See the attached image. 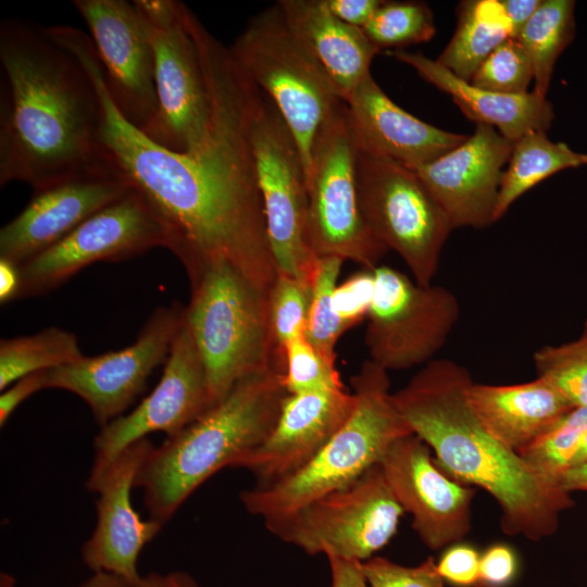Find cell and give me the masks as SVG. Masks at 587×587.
Listing matches in <instances>:
<instances>
[{
	"instance_id": "cell-44",
	"label": "cell",
	"mask_w": 587,
	"mask_h": 587,
	"mask_svg": "<svg viewBox=\"0 0 587 587\" xmlns=\"http://www.w3.org/2000/svg\"><path fill=\"white\" fill-rule=\"evenodd\" d=\"M330 566V587H370L361 562L327 557Z\"/></svg>"
},
{
	"instance_id": "cell-9",
	"label": "cell",
	"mask_w": 587,
	"mask_h": 587,
	"mask_svg": "<svg viewBox=\"0 0 587 587\" xmlns=\"http://www.w3.org/2000/svg\"><path fill=\"white\" fill-rule=\"evenodd\" d=\"M403 512L377 464L347 486L264 525L310 555L363 562L391 540Z\"/></svg>"
},
{
	"instance_id": "cell-2",
	"label": "cell",
	"mask_w": 587,
	"mask_h": 587,
	"mask_svg": "<svg viewBox=\"0 0 587 587\" xmlns=\"http://www.w3.org/2000/svg\"><path fill=\"white\" fill-rule=\"evenodd\" d=\"M0 186L38 191L118 171L103 145L102 103L79 59L33 21L0 24Z\"/></svg>"
},
{
	"instance_id": "cell-41",
	"label": "cell",
	"mask_w": 587,
	"mask_h": 587,
	"mask_svg": "<svg viewBox=\"0 0 587 587\" xmlns=\"http://www.w3.org/2000/svg\"><path fill=\"white\" fill-rule=\"evenodd\" d=\"M517 560L514 551L507 545L490 546L479 560V583L503 587L516 574Z\"/></svg>"
},
{
	"instance_id": "cell-40",
	"label": "cell",
	"mask_w": 587,
	"mask_h": 587,
	"mask_svg": "<svg viewBox=\"0 0 587 587\" xmlns=\"http://www.w3.org/2000/svg\"><path fill=\"white\" fill-rule=\"evenodd\" d=\"M479 560L475 548L458 544L445 551L437 569L444 580L459 586H475L479 584Z\"/></svg>"
},
{
	"instance_id": "cell-45",
	"label": "cell",
	"mask_w": 587,
	"mask_h": 587,
	"mask_svg": "<svg viewBox=\"0 0 587 587\" xmlns=\"http://www.w3.org/2000/svg\"><path fill=\"white\" fill-rule=\"evenodd\" d=\"M540 2L541 0H501V3L512 23L515 39L539 8Z\"/></svg>"
},
{
	"instance_id": "cell-53",
	"label": "cell",
	"mask_w": 587,
	"mask_h": 587,
	"mask_svg": "<svg viewBox=\"0 0 587 587\" xmlns=\"http://www.w3.org/2000/svg\"><path fill=\"white\" fill-rule=\"evenodd\" d=\"M474 587H499V586H491V585H486V584L479 583V584L475 585Z\"/></svg>"
},
{
	"instance_id": "cell-37",
	"label": "cell",
	"mask_w": 587,
	"mask_h": 587,
	"mask_svg": "<svg viewBox=\"0 0 587 587\" xmlns=\"http://www.w3.org/2000/svg\"><path fill=\"white\" fill-rule=\"evenodd\" d=\"M283 385L287 394L345 388L336 364L301 335L285 345Z\"/></svg>"
},
{
	"instance_id": "cell-4",
	"label": "cell",
	"mask_w": 587,
	"mask_h": 587,
	"mask_svg": "<svg viewBox=\"0 0 587 587\" xmlns=\"http://www.w3.org/2000/svg\"><path fill=\"white\" fill-rule=\"evenodd\" d=\"M283 374L272 367L239 380L198 420L151 449L135 478L150 520L164 525L202 483L235 467L265 440L287 395Z\"/></svg>"
},
{
	"instance_id": "cell-24",
	"label": "cell",
	"mask_w": 587,
	"mask_h": 587,
	"mask_svg": "<svg viewBox=\"0 0 587 587\" xmlns=\"http://www.w3.org/2000/svg\"><path fill=\"white\" fill-rule=\"evenodd\" d=\"M467 401L484 427L521 453L548 433L574 407L547 380L512 385L471 383Z\"/></svg>"
},
{
	"instance_id": "cell-33",
	"label": "cell",
	"mask_w": 587,
	"mask_h": 587,
	"mask_svg": "<svg viewBox=\"0 0 587 587\" xmlns=\"http://www.w3.org/2000/svg\"><path fill=\"white\" fill-rule=\"evenodd\" d=\"M537 377L550 383L574 408L587 407V339L547 345L533 355Z\"/></svg>"
},
{
	"instance_id": "cell-48",
	"label": "cell",
	"mask_w": 587,
	"mask_h": 587,
	"mask_svg": "<svg viewBox=\"0 0 587 587\" xmlns=\"http://www.w3.org/2000/svg\"><path fill=\"white\" fill-rule=\"evenodd\" d=\"M78 587H138L124 578L107 573V572H93L92 575L87 578Z\"/></svg>"
},
{
	"instance_id": "cell-46",
	"label": "cell",
	"mask_w": 587,
	"mask_h": 587,
	"mask_svg": "<svg viewBox=\"0 0 587 587\" xmlns=\"http://www.w3.org/2000/svg\"><path fill=\"white\" fill-rule=\"evenodd\" d=\"M20 290V268L11 262L0 260V302L5 304L17 300Z\"/></svg>"
},
{
	"instance_id": "cell-13",
	"label": "cell",
	"mask_w": 587,
	"mask_h": 587,
	"mask_svg": "<svg viewBox=\"0 0 587 587\" xmlns=\"http://www.w3.org/2000/svg\"><path fill=\"white\" fill-rule=\"evenodd\" d=\"M367 315L370 360L388 371L434 360L460 317L455 295L439 285H420L402 272L378 265Z\"/></svg>"
},
{
	"instance_id": "cell-28",
	"label": "cell",
	"mask_w": 587,
	"mask_h": 587,
	"mask_svg": "<svg viewBox=\"0 0 587 587\" xmlns=\"http://www.w3.org/2000/svg\"><path fill=\"white\" fill-rule=\"evenodd\" d=\"M587 165V154L574 151L565 142H554L546 132H529L513 141L504 168L494 221L500 220L526 191L549 176Z\"/></svg>"
},
{
	"instance_id": "cell-38",
	"label": "cell",
	"mask_w": 587,
	"mask_h": 587,
	"mask_svg": "<svg viewBox=\"0 0 587 587\" xmlns=\"http://www.w3.org/2000/svg\"><path fill=\"white\" fill-rule=\"evenodd\" d=\"M370 587H445L437 563L427 558L416 566H404L382 557L361 562Z\"/></svg>"
},
{
	"instance_id": "cell-39",
	"label": "cell",
	"mask_w": 587,
	"mask_h": 587,
	"mask_svg": "<svg viewBox=\"0 0 587 587\" xmlns=\"http://www.w3.org/2000/svg\"><path fill=\"white\" fill-rule=\"evenodd\" d=\"M374 271L363 268L337 285L333 308L338 319L351 328L369 315L374 295Z\"/></svg>"
},
{
	"instance_id": "cell-21",
	"label": "cell",
	"mask_w": 587,
	"mask_h": 587,
	"mask_svg": "<svg viewBox=\"0 0 587 587\" xmlns=\"http://www.w3.org/2000/svg\"><path fill=\"white\" fill-rule=\"evenodd\" d=\"M130 189L120 171H111L34 191L27 205L0 229V260L22 265Z\"/></svg>"
},
{
	"instance_id": "cell-20",
	"label": "cell",
	"mask_w": 587,
	"mask_h": 587,
	"mask_svg": "<svg viewBox=\"0 0 587 587\" xmlns=\"http://www.w3.org/2000/svg\"><path fill=\"white\" fill-rule=\"evenodd\" d=\"M153 447L148 438L130 445L91 486L89 490L98 494L97 523L82 546V559L92 573H111L138 587L142 578L137 569L139 554L163 526L142 520L130 500L138 470Z\"/></svg>"
},
{
	"instance_id": "cell-18",
	"label": "cell",
	"mask_w": 587,
	"mask_h": 587,
	"mask_svg": "<svg viewBox=\"0 0 587 587\" xmlns=\"http://www.w3.org/2000/svg\"><path fill=\"white\" fill-rule=\"evenodd\" d=\"M383 474L423 544L439 550L462 540L472 528L475 487L450 477L416 435L397 439L382 459Z\"/></svg>"
},
{
	"instance_id": "cell-3",
	"label": "cell",
	"mask_w": 587,
	"mask_h": 587,
	"mask_svg": "<svg viewBox=\"0 0 587 587\" xmlns=\"http://www.w3.org/2000/svg\"><path fill=\"white\" fill-rule=\"evenodd\" d=\"M472 382L462 364L434 359L391 398L412 434L430 448L450 477L496 500L504 534L533 541L552 536L562 513L574 505L571 494L484 427L467 401Z\"/></svg>"
},
{
	"instance_id": "cell-6",
	"label": "cell",
	"mask_w": 587,
	"mask_h": 587,
	"mask_svg": "<svg viewBox=\"0 0 587 587\" xmlns=\"http://www.w3.org/2000/svg\"><path fill=\"white\" fill-rule=\"evenodd\" d=\"M189 284L185 321L203 363L211 407L239 380L285 370L270 330L266 291L227 262L207 267Z\"/></svg>"
},
{
	"instance_id": "cell-5",
	"label": "cell",
	"mask_w": 587,
	"mask_h": 587,
	"mask_svg": "<svg viewBox=\"0 0 587 587\" xmlns=\"http://www.w3.org/2000/svg\"><path fill=\"white\" fill-rule=\"evenodd\" d=\"M354 408L321 451L295 474L240 492L245 509L263 521L284 516L354 482L380 463L389 447L412 434L396 410L388 372L371 360L350 379Z\"/></svg>"
},
{
	"instance_id": "cell-34",
	"label": "cell",
	"mask_w": 587,
	"mask_h": 587,
	"mask_svg": "<svg viewBox=\"0 0 587 587\" xmlns=\"http://www.w3.org/2000/svg\"><path fill=\"white\" fill-rule=\"evenodd\" d=\"M311 300V286L285 274L276 277L266 295L267 319L276 349L304 335Z\"/></svg>"
},
{
	"instance_id": "cell-7",
	"label": "cell",
	"mask_w": 587,
	"mask_h": 587,
	"mask_svg": "<svg viewBox=\"0 0 587 587\" xmlns=\"http://www.w3.org/2000/svg\"><path fill=\"white\" fill-rule=\"evenodd\" d=\"M228 50L285 121L297 142L308 180L315 140L345 103L338 90L291 32L277 3L251 17Z\"/></svg>"
},
{
	"instance_id": "cell-16",
	"label": "cell",
	"mask_w": 587,
	"mask_h": 587,
	"mask_svg": "<svg viewBox=\"0 0 587 587\" xmlns=\"http://www.w3.org/2000/svg\"><path fill=\"white\" fill-rule=\"evenodd\" d=\"M210 407L203 363L184 321L154 389L130 413L101 427L96 436L93 461L85 487L89 490L113 460L130 445L155 432H163L167 437L175 436Z\"/></svg>"
},
{
	"instance_id": "cell-36",
	"label": "cell",
	"mask_w": 587,
	"mask_h": 587,
	"mask_svg": "<svg viewBox=\"0 0 587 587\" xmlns=\"http://www.w3.org/2000/svg\"><path fill=\"white\" fill-rule=\"evenodd\" d=\"M534 80L530 59L515 39L510 38L496 48L473 74L470 83L478 88L504 93H528Z\"/></svg>"
},
{
	"instance_id": "cell-19",
	"label": "cell",
	"mask_w": 587,
	"mask_h": 587,
	"mask_svg": "<svg viewBox=\"0 0 587 587\" xmlns=\"http://www.w3.org/2000/svg\"><path fill=\"white\" fill-rule=\"evenodd\" d=\"M512 148L513 141L495 127L479 123L464 142L411 170L442 209L453 229L484 228L495 223L501 179Z\"/></svg>"
},
{
	"instance_id": "cell-27",
	"label": "cell",
	"mask_w": 587,
	"mask_h": 587,
	"mask_svg": "<svg viewBox=\"0 0 587 587\" xmlns=\"http://www.w3.org/2000/svg\"><path fill=\"white\" fill-rule=\"evenodd\" d=\"M510 38H514L513 26L501 0L462 1L455 32L436 61L470 82L484 60Z\"/></svg>"
},
{
	"instance_id": "cell-31",
	"label": "cell",
	"mask_w": 587,
	"mask_h": 587,
	"mask_svg": "<svg viewBox=\"0 0 587 587\" xmlns=\"http://www.w3.org/2000/svg\"><path fill=\"white\" fill-rule=\"evenodd\" d=\"M362 29L379 51L426 42L436 33L429 7L420 1H383Z\"/></svg>"
},
{
	"instance_id": "cell-23",
	"label": "cell",
	"mask_w": 587,
	"mask_h": 587,
	"mask_svg": "<svg viewBox=\"0 0 587 587\" xmlns=\"http://www.w3.org/2000/svg\"><path fill=\"white\" fill-rule=\"evenodd\" d=\"M359 151L413 168L427 164L467 139L421 121L397 105L369 74L346 101Z\"/></svg>"
},
{
	"instance_id": "cell-42",
	"label": "cell",
	"mask_w": 587,
	"mask_h": 587,
	"mask_svg": "<svg viewBox=\"0 0 587 587\" xmlns=\"http://www.w3.org/2000/svg\"><path fill=\"white\" fill-rule=\"evenodd\" d=\"M48 370L26 375L8 388L0 396V425L3 426L15 409L35 392L47 388Z\"/></svg>"
},
{
	"instance_id": "cell-35",
	"label": "cell",
	"mask_w": 587,
	"mask_h": 587,
	"mask_svg": "<svg viewBox=\"0 0 587 587\" xmlns=\"http://www.w3.org/2000/svg\"><path fill=\"white\" fill-rule=\"evenodd\" d=\"M587 433V407L573 408L520 454L538 472L560 482Z\"/></svg>"
},
{
	"instance_id": "cell-43",
	"label": "cell",
	"mask_w": 587,
	"mask_h": 587,
	"mask_svg": "<svg viewBox=\"0 0 587 587\" xmlns=\"http://www.w3.org/2000/svg\"><path fill=\"white\" fill-rule=\"evenodd\" d=\"M329 11L348 25L363 28L383 0H325Z\"/></svg>"
},
{
	"instance_id": "cell-49",
	"label": "cell",
	"mask_w": 587,
	"mask_h": 587,
	"mask_svg": "<svg viewBox=\"0 0 587 587\" xmlns=\"http://www.w3.org/2000/svg\"><path fill=\"white\" fill-rule=\"evenodd\" d=\"M173 587H200L198 582L187 572L175 571L167 574Z\"/></svg>"
},
{
	"instance_id": "cell-8",
	"label": "cell",
	"mask_w": 587,
	"mask_h": 587,
	"mask_svg": "<svg viewBox=\"0 0 587 587\" xmlns=\"http://www.w3.org/2000/svg\"><path fill=\"white\" fill-rule=\"evenodd\" d=\"M249 136L276 273L311 286L319 258L307 239L305 168L285 121L253 83Z\"/></svg>"
},
{
	"instance_id": "cell-51",
	"label": "cell",
	"mask_w": 587,
	"mask_h": 587,
	"mask_svg": "<svg viewBox=\"0 0 587 587\" xmlns=\"http://www.w3.org/2000/svg\"><path fill=\"white\" fill-rule=\"evenodd\" d=\"M587 460V433L583 436L569 467L579 464ZM567 467V469H569Z\"/></svg>"
},
{
	"instance_id": "cell-30",
	"label": "cell",
	"mask_w": 587,
	"mask_h": 587,
	"mask_svg": "<svg viewBox=\"0 0 587 587\" xmlns=\"http://www.w3.org/2000/svg\"><path fill=\"white\" fill-rule=\"evenodd\" d=\"M84 354L75 334L48 327L33 335L0 340V390L39 371L73 363Z\"/></svg>"
},
{
	"instance_id": "cell-1",
	"label": "cell",
	"mask_w": 587,
	"mask_h": 587,
	"mask_svg": "<svg viewBox=\"0 0 587 587\" xmlns=\"http://www.w3.org/2000/svg\"><path fill=\"white\" fill-rule=\"evenodd\" d=\"M211 96L207 138L186 153L170 151L128 123L104 84L91 46L77 55L102 103L103 145L111 161L150 204L166 246L189 282L207 267L227 262L268 291L276 277L264 208L249 136L252 82L203 25L192 32Z\"/></svg>"
},
{
	"instance_id": "cell-11",
	"label": "cell",
	"mask_w": 587,
	"mask_h": 587,
	"mask_svg": "<svg viewBox=\"0 0 587 587\" xmlns=\"http://www.w3.org/2000/svg\"><path fill=\"white\" fill-rule=\"evenodd\" d=\"M358 147L346 102L321 129L308 175L307 239L316 258L374 270L388 251L366 225L359 202Z\"/></svg>"
},
{
	"instance_id": "cell-29",
	"label": "cell",
	"mask_w": 587,
	"mask_h": 587,
	"mask_svg": "<svg viewBox=\"0 0 587 587\" xmlns=\"http://www.w3.org/2000/svg\"><path fill=\"white\" fill-rule=\"evenodd\" d=\"M575 1L541 0L517 40L534 71V92L547 97L554 65L575 35Z\"/></svg>"
},
{
	"instance_id": "cell-14",
	"label": "cell",
	"mask_w": 587,
	"mask_h": 587,
	"mask_svg": "<svg viewBox=\"0 0 587 587\" xmlns=\"http://www.w3.org/2000/svg\"><path fill=\"white\" fill-rule=\"evenodd\" d=\"M165 246L161 221L132 188L58 243L20 265L17 299L48 294L92 263L122 261Z\"/></svg>"
},
{
	"instance_id": "cell-25",
	"label": "cell",
	"mask_w": 587,
	"mask_h": 587,
	"mask_svg": "<svg viewBox=\"0 0 587 587\" xmlns=\"http://www.w3.org/2000/svg\"><path fill=\"white\" fill-rule=\"evenodd\" d=\"M385 53L413 67L424 80L451 96L467 118L495 127L511 141L529 132H547L552 124L554 111L547 97L534 91L504 95L478 88L419 52L398 49Z\"/></svg>"
},
{
	"instance_id": "cell-47",
	"label": "cell",
	"mask_w": 587,
	"mask_h": 587,
	"mask_svg": "<svg viewBox=\"0 0 587 587\" xmlns=\"http://www.w3.org/2000/svg\"><path fill=\"white\" fill-rule=\"evenodd\" d=\"M562 487L573 491H587V460L566 469L560 476Z\"/></svg>"
},
{
	"instance_id": "cell-12",
	"label": "cell",
	"mask_w": 587,
	"mask_h": 587,
	"mask_svg": "<svg viewBox=\"0 0 587 587\" xmlns=\"http://www.w3.org/2000/svg\"><path fill=\"white\" fill-rule=\"evenodd\" d=\"M147 25L155 63L157 115L143 133L177 153L207 138L212 103L197 43L189 30L187 5L176 0H135Z\"/></svg>"
},
{
	"instance_id": "cell-32",
	"label": "cell",
	"mask_w": 587,
	"mask_h": 587,
	"mask_svg": "<svg viewBox=\"0 0 587 587\" xmlns=\"http://www.w3.org/2000/svg\"><path fill=\"white\" fill-rule=\"evenodd\" d=\"M344 261L338 258L319 259L311 284V300L304 330L307 340L329 362L336 364V345L349 328L333 308V294Z\"/></svg>"
},
{
	"instance_id": "cell-26",
	"label": "cell",
	"mask_w": 587,
	"mask_h": 587,
	"mask_svg": "<svg viewBox=\"0 0 587 587\" xmlns=\"http://www.w3.org/2000/svg\"><path fill=\"white\" fill-rule=\"evenodd\" d=\"M284 18L308 51L324 68L346 102L380 51L363 29L346 24L327 8L325 0H279Z\"/></svg>"
},
{
	"instance_id": "cell-10",
	"label": "cell",
	"mask_w": 587,
	"mask_h": 587,
	"mask_svg": "<svg viewBox=\"0 0 587 587\" xmlns=\"http://www.w3.org/2000/svg\"><path fill=\"white\" fill-rule=\"evenodd\" d=\"M357 180L370 230L400 255L417 284H433L453 228L417 174L389 158L358 150Z\"/></svg>"
},
{
	"instance_id": "cell-22",
	"label": "cell",
	"mask_w": 587,
	"mask_h": 587,
	"mask_svg": "<svg viewBox=\"0 0 587 587\" xmlns=\"http://www.w3.org/2000/svg\"><path fill=\"white\" fill-rule=\"evenodd\" d=\"M355 404L346 388L287 394L277 421L254 450L236 464L267 486L305 466L351 414Z\"/></svg>"
},
{
	"instance_id": "cell-15",
	"label": "cell",
	"mask_w": 587,
	"mask_h": 587,
	"mask_svg": "<svg viewBox=\"0 0 587 587\" xmlns=\"http://www.w3.org/2000/svg\"><path fill=\"white\" fill-rule=\"evenodd\" d=\"M185 321V307L174 301L157 308L129 346L48 370L47 388L70 391L89 407L100 427L123 415L168 353Z\"/></svg>"
},
{
	"instance_id": "cell-17",
	"label": "cell",
	"mask_w": 587,
	"mask_h": 587,
	"mask_svg": "<svg viewBox=\"0 0 587 587\" xmlns=\"http://www.w3.org/2000/svg\"><path fill=\"white\" fill-rule=\"evenodd\" d=\"M73 5L89 29L113 103L145 133L158 111L154 53L146 23L125 0H74Z\"/></svg>"
},
{
	"instance_id": "cell-52",
	"label": "cell",
	"mask_w": 587,
	"mask_h": 587,
	"mask_svg": "<svg viewBox=\"0 0 587 587\" xmlns=\"http://www.w3.org/2000/svg\"><path fill=\"white\" fill-rule=\"evenodd\" d=\"M584 338L587 339V319L586 321L584 322V326H583V330H582V334H580Z\"/></svg>"
},
{
	"instance_id": "cell-50",
	"label": "cell",
	"mask_w": 587,
	"mask_h": 587,
	"mask_svg": "<svg viewBox=\"0 0 587 587\" xmlns=\"http://www.w3.org/2000/svg\"><path fill=\"white\" fill-rule=\"evenodd\" d=\"M139 587H173L167 574L162 575L155 572L142 576Z\"/></svg>"
}]
</instances>
